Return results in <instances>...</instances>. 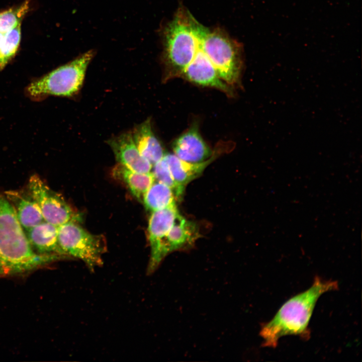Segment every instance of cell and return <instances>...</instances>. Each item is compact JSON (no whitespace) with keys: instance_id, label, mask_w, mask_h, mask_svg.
Returning <instances> with one entry per match:
<instances>
[{"instance_id":"obj_16","label":"cell","mask_w":362,"mask_h":362,"mask_svg":"<svg viewBox=\"0 0 362 362\" xmlns=\"http://www.w3.org/2000/svg\"><path fill=\"white\" fill-rule=\"evenodd\" d=\"M21 39V23L4 34L0 49V69H3L14 57Z\"/></svg>"},{"instance_id":"obj_9","label":"cell","mask_w":362,"mask_h":362,"mask_svg":"<svg viewBox=\"0 0 362 362\" xmlns=\"http://www.w3.org/2000/svg\"><path fill=\"white\" fill-rule=\"evenodd\" d=\"M4 193L24 230L45 221L38 203L26 187L7 191Z\"/></svg>"},{"instance_id":"obj_6","label":"cell","mask_w":362,"mask_h":362,"mask_svg":"<svg viewBox=\"0 0 362 362\" xmlns=\"http://www.w3.org/2000/svg\"><path fill=\"white\" fill-rule=\"evenodd\" d=\"M179 214L176 205L152 212L148 227L151 248L148 274L153 273L166 256L164 249L165 238Z\"/></svg>"},{"instance_id":"obj_11","label":"cell","mask_w":362,"mask_h":362,"mask_svg":"<svg viewBox=\"0 0 362 362\" xmlns=\"http://www.w3.org/2000/svg\"><path fill=\"white\" fill-rule=\"evenodd\" d=\"M200 236L197 225L179 214L165 238L166 254L178 250L189 249Z\"/></svg>"},{"instance_id":"obj_5","label":"cell","mask_w":362,"mask_h":362,"mask_svg":"<svg viewBox=\"0 0 362 362\" xmlns=\"http://www.w3.org/2000/svg\"><path fill=\"white\" fill-rule=\"evenodd\" d=\"M26 187L38 203L45 221L58 227L68 222L80 221V215L38 175H32Z\"/></svg>"},{"instance_id":"obj_8","label":"cell","mask_w":362,"mask_h":362,"mask_svg":"<svg viewBox=\"0 0 362 362\" xmlns=\"http://www.w3.org/2000/svg\"><path fill=\"white\" fill-rule=\"evenodd\" d=\"M172 149L179 159L190 163L202 162L213 155L196 126H193L177 138L173 142Z\"/></svg>"},{"instance_id":"obj_4","label":"cell","mask_w":362,"mask_h":362,"mask_svg":"<svg viewBox=\"0 0 362 362\" xmlns=\"http://www.w3.org/2000/svg\"><path fill=\"white\" fill-rule=\"evenodd\" d=\"M58 240L65 255L81 259L90 270L103 264L102 255L106 250L104 237L90 233L77 223L58 226Z\"/></svg>"},{"instance_id":"obj_17","label":"cell","mask_w":362,"mask_h":362,"mask_svg":"<svg viewBox=\"0 0 362 362\" xmlns=\"http://www.w3.org/2000/svg\"><path fill=\"white\" fill-rule=\"evenodd\" d=\"M153 172L155 179L169 187L173 191L175 199L180 201L184 193L185 188L179 186L174 180L168 164L163 156L153 165Z\"/></svg>"},{"instance_id":"obj_1","label":"cell","mask_w":362,"mask_h":362,"mask_svg":"<svg viewBox=\"0 0 362 362\" xmlns=\"http://www.w3.org/2000/svg\"><path fill=\"white\" fill-rule=\"evenodd\" d=\"M337 281L314 278L311 286L287 300L274 317L261 326L259 334L262 345L275 348L284 336L298 335L305 340L310 338V320L319 298L324 293L337 290Z\"/></svg>"},{"instance_id":"obj_14","label":"cell","mask_w":362,"mask_h":362,"mask_svg":"<svg viewBox=\"0 0 362 362\" xmlns=\"http://www.w3.org/2000/svg\"><path fill=\"white\" fill-rule=\"evenodd\" d=\"M113 173L114 176L123 181L132 195L141 202L144 194L155 180L152 172H137L120 163L113 168Z\"/></svg>"},{"instance_id":"obj_3","label":"cell","mask_w":362,"mask_h":362,"mask_svg":"<svg viewBox=\"0 0 362 362\" xmlns=\"http://www.w3.org/2000/svg\"><path fill=\"white\" fill-rule=\"evenodd\" d=\"M94 55L93 50L88 51L32 81L26 88V94L36 101L49 96L75 97L82 88L87 68Z\"/></svg>"},{"instance_id":"obj_15","label":"cell","mask_w":362,"mask_h":362,"mask_svg":"<svg viewBox=\"0 0 362 362\" xmlns=\"http://www.w3.org/2000/svg\"><path fill=\"white\" fill-rule=\"evenodd\" d=\"M172 190L164 184L154 182L143 195L142 202L146 209L151 212L175 205Z\"/></svg>"},{"instance_id":"obj_7","label":"cell","mask_w":362,"mask_h":362,"mask_svg":"<svg viewBox=\"0 0 362 362\" xmlns=\"http://www.w3.org/2000/svg\"><path fill=\"white\" fill-rule=\"evenodd\" d=\"M107 143L119 163L137 172H150L152 165L139 153L133 140L131 131L112 137L107 141Z\"/></svg>"},{"instance_id":"obj_19","label":"cell","mask_w":362,"mask_h":362,"mask_svg":"<svg viewBox=\"0 0 362 362\" xmlns=\"http://www.w3.org/2000/svg\"><path fill=\"white\" fill-rule=\"evenodd\" d=\"M3 37H4V34L0 33V49H1V45H2Z\"/></svg>"},{"instance_id":"obj_12","label":"cell","mask_w":362,"mask_h":362,"mask_svg":"<svg viewBox=\"0 0 362 362\" xmlns=\"http://www.w3.org/2000/svg\"><path fill=\"white\" fill-rule=\"evenodd\" d=\"M132 135L140 154L152 165L165 154L160 141L153 132L150 118L135 126L132 131Z\"/></svg>"},{"instance_id":"obj_10","label":"cell","mask_w":362,"mask_h":362,"mask_svg":"<svg viewBox=\"0 0 362 362\" xmlns=\"http://www.w3.org/2000/svg\"><path fill=\"white\" fill-rule=\"evenodd\" d=\"M25 232L31 247L37 254L68 257L59 245L57 226L44 221Z\"/></svg>"},{"instance_id":"obj_2","label":"cell","mask_w":362,"mask_h":362,"mask_svg":"<svg viewBox=\"0 0 362 362\" xmlns=\"http://www.w3.org/2000/svg\"><path fill=\"white\" fill-rule=\"evenodd\" d=\"M61 259L33 250L12 206L0 193V278L29 273Z\"/></svg>"},{"instance_id":"obj_18","label":"cell","mask_w":362,"mask_h":362,"mask_svg":"<svg viewBox=\"0 0 362 362\" xmlns=\"http://www.w3.org/2000/svg\"><path fill=\"white\" fill-rule=\"evenodd\" d=\"M29 9L28 1L21 6L0 13V33L5 34L19 24Z\"/></svg>"},{"instance_id":"obj_13","label":"cell","mask_w":362,"mask_h":362,"mask_svg":"<svg viewBox=\"0 0 362 362\" xmlns=\"http://www.w3.org/2000/svg\"><path fill=\"white\" fill-rule=\"evenodd\" d=\"M216 156L202 162L193 163L182 160L174 154L165 153L163 156L174 180L185 188L189 182L202 173Z\"/></svg>"}]
</instances>
